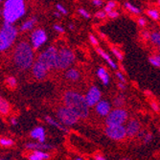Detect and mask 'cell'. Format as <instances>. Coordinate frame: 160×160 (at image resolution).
<instances>
[{"label":"cell","mask_w":160,"mask_h":160,"mask_svg":"<svg viewBox=\"0 0 160 160\" xmlns=\"http://www.w3.org/2000/svg\"><path fill=\"white\" fill-rule=\"evenodd\" d=\"M158 130H159V133H160V128H159V129H158Z\"/></svg>","instance_id":"db71d44e"},{"label":"cell","mask_w":160,"mask_h":160,"mask_svg":"<svg viewBox=\"0 0 160 160\" xmlns=\"http://www.w3.org/2000/svg\"><path fill=\"white\" fill-rule=\"evenodd\" d=\"M25 12L26 5L24 0H6L2 11L3 19L5 22L13 24L24 16Z\"/></svg>","instance_id":"3957f363"},{"label":"cell","mask_w":160,"mask_h":160,"mask_svg":"<svg viewBox=\"0 0 160 160\" xmlns=\"http://www.w3.org/2000/svg\"><path fill=\"white\" fill-rule=\"evenodd\" d=\"M111 110V105L107 100H100L98 103L95 105V111L99 116L106 117V116L110 112Z\"/></svg>","instance_id":"7c38bea8"},{"label":"cell","mask_w":160,"mask_h":160,"mask_svg":"<svg viewBox=\"0 0 160 160\" xmlns=\"http://www.w3.org/2000/svg\"><path fill=\"white\" fill-rule=\"evenodd\" d=\"M64 106L73 111L80 119H84L89 115V106L87 105L85 97L79 92L68 90L63 95Z\"/></svg>","instance_id":"6da1fadb"},{"label":"cell","mask_w":160,"mask_h":160,"mask_svg":"<svg viewBox=\"0 0 160 160\" xmlns=\"http://www.w3.org/2000/svg\"><path fill=\"white\" fill-rule=\"evenodd\" d=\"M18 36V30L12 23L4 21L0 28V52L8 50L12 44Z\"/></svg>","instance_id":"277c9868"},{"label":"cell","mask_w":160,"mask_h":160,"mask_svg":"<svg viewBox=\"0 0 160 160\" xmlns=\"http://www.w3.org/2000/svg\"><path fill=\"white\" fill-rule=\"evenodd\" d=\"M126 130H127V136L128 137H134L135 135L138 134L140 132V123L136 119H132L129 120L126 126Z\"/></svg>","instance_id":"5bb4252c"},{"label":"cell","mask_w":160,"mask_h":160,"mask_svg":"<svg viewBox=\"0 0 160 160\" xmlns=\"http://www.w3.org/2000/svg\"><path fill=\"white\" fill-rule=\"evenodd\" d=\"M47 41L46 32L42 29H37L31 35V43L34 49L40 48Z\"/></svg>","instance_id":"30bf717a"},{"label":"cell","mask_w":160,"mask_h":160,"mask_svg":"<svg viewBox=\"0 0 160 160\" xmlns=\"http://www.w3.org/2000/svg\"><path fill=\"white\" fill-rule=\"evenodd\" d=\"M97 76L99 77V79L101 80V82H103L104 85H108L109 84V75L108 73V71L105 67L101 66L98 68L97 70Z\"/></svg>","instance_id":"d6986e66"},{"label":"cell","mask_w":160,"mask_h":160,"mask_svg":"<svg viewBox=\"0 0 160 160\" xmlns=\"http://www.w3.org/2000/svg\"><path fill=\"white\" fill-rule=\"evenodd\" d=\"M10 112V105L8 102L0 96V113L3 115H7Z\"/></svg>","instance_id":"603a6c76"},{"label":"cell","mask_w":160,"mask_h":160,"mask_svg":"<svg viewBox=\"0 0 160 160\" xmlns=\"http://www.w3.org/2000/svg\"><path fill=\"white\" fill-rule=\"evenodd\" d=\"M107 16H108V13L105 11H99L95 13V18L99 19H104L107 18Z\"/></svg>","instance_id":"836d02e7"},{"label":"cell","mask_w":160,"mask_h":160,"mask_svg":"<svg viewBox=\"0 0 160 160\" xmlns=\"http://www.w3.org/2000/svg\"><path fill=\"white\" fill-rule=\"evenodd\" d=\"M137 23L140 27H145L147 24V20L146 18H139L138 20H137Z\"/></svg>","instance_id":"60d3db41"},{"label":"cell","mask_w":160,"mask_h":160,"mask_svg":"<svg viewBox=\"0 0 160 160\" xmlns=\"http://www.w3.org/2000/svg\"><path fill=\"white\" fill-rule=\"evenodd\" d=\"M105 134L111 140L121 141L127 137V130L124 125L107 126L105 128Z\"/></svg>","instance_id":"9c48e42d"},{"label":"cell","mask_w":160,"mask_h":160,"mask_svg":"<svg viewBox=\"0 0 160 160\" xmlns=\"http://www.w3.org/2000/svg\"><path fill=\"white\" fill-rule=\"evenodd\" d=\"M13 62L19 69L27 70L34 64V52L31 45L26 41H21L14 48Z\"/></svg>","instance_id":"7a4b0ae2"},{"label":"cell","mask_w":160,"mask_h":160,"mask_svg":"<svg viewBox=\"0 0 160 160\" xmlns=\"http://www.w3.org/2000/svg\"><path fill=\"white\" fill-rule=\"evenodd\" d=\"M124 6H125V8H126L128 12H132V13L139 14V13L141 12V10H140L138 7H136V6L132 5V3H129V2H125Z\"/></svg>","instance_id":"484cf974"},{"label":"cell","mask_w":160,"mask_h":160,"mask_svg":"<svg viewBox=\"0 0 160 160\" xmlns=\"http://www.w3.org/2000/svg\"><path fill=\"white\" fill-rule=\"evenodd\" d=\"M25 148L28 150H40V151H47V150H52L54 149V146L50 144H46L45 142H38V143H34V142H30L27 143L25 145Z\"/></svg>","instance_id":"9a60e30c"},{"label":"cell","mask_w":160,"mask_h":160,"mask_svg":"<svg viewBox=\"0 0 160 160\" xmlns=\"http://www.w3.org/2000/svg\"><path fill=\"white\" fill-rule=\"evenodd\" d=\"M45 121H46L49 125H51V126L57 128L58 129L62 130V132H63L64 133H67V132H69L68 128H65L64 125H62V123H59L58 121H56L53 117H50V116H45Z\"/></svg>","instance_id":"44dd1931"},{"label":"cell","mask_w":160,"mask_h":160,"mask_svg":"<svg viewBox=\"0 0 160 160\" xmlns=\"http://www.w3.org/2000/svg\"><path fill=\"white\" fill-rule=\"evenodd\" d=\"M31 137L33 139H37L38 140V142H45V139H46V134H45V130L44 128H43L42 127H37L35 128L31 133H30Z\"/></svg>","instance_id":"2e32d148"},{"label":"cell","mask_w":160,"mask_h":160,"mask_svg":"<svg viewBox=\"0 0 160 160\" xmlns=\"http://www.w3.org/2000/svg\"><path fill=\"white\" fill-rule=\"evenodd\" d=\"M96 51H97V53L103 58V59L108 62V64L112 68V69H114V70H117L118 69V65L116 64V62H114V61H112V59L110 58V56L108 54V53H106L103 49H101V48H96Z\"/></svg>","instance_id":"e0dca14e"},{"label":"cell","mask_w":160,"mask_h":160,"mask_svg":"<svg viewBox=\"0 0 160 160\" xmlns=\"http://www.w3.org/2000/svg\"><path fill=\"white\" fill-rule=\"evenodd\" d=\"M125 102H126L125 96L121 94V95H118L117 97L114 98V100H113V105H114L115 108H122L125 105Z\"/></svg>","instance_id":"d4e9b609"},{"label":"cell","mask_w":160,"mask_h":160,"mask_svg":"<svg viewBox=\"0 0 160 160\" xmlns=\"http://www.w3.org/2000/svg\"><path fill=\"white\" fill-rule=\"evenodd\" d=\"M80 72L77 69L74 68H67V71L65 72V78L70 82H77L80 80Z\"/></svg>","instance_id":"ffe728a7"},{"label":"cell","mask_w":160,"mask_h":160,"mask_svg":"<svg viewBox=\"0 0 160 160\" xmlns=\"http://www.w3.org/2000/svg\"><path fill=\"white\" fill-rule=\"evenodd\" d=\"M48 69L43 65L42 63H40L39 62H34L33 66H32V72H33V75L37 80H42L44 79L48 73Z\"/></svg>","instance_id":"4fadbf2b"},{"label":"cell","mask_w":160,"mask_h":160,"mask_svg":"<svg viewBox=\"0 0 160 160\" xmlns=\"http://www.w3.org/2000/svg\"><path fill=\"white\" fill-rule=\"evenodd\" d=\"M115 7H116V2L114 1V0H109V1L108 2V4L106 5L104 11L108 13V12L113 11V10L115 9Z\"/></svg>","instance_id":"f1b7e54d"},{"label":"cell","mask_w":160,"mask_h":160,"mask_svg":"<svg viewBox=\"0 0 160 160\" xmlns=\"http://www.w3.org/2000/svg\"><path fill=\"white\" fill-rule=\"evenodd\" d=\"M58 52H59V50H58L56 47L50 46L38 56V62L42 63L48 70H50L52 68H56Z\"/></svg>","instance_id":"52a82bcc"},{"label":"cell","mask_w":160,"mask_h":160,"mask_svg":"<svg viewBox=\"0 0 160 160\" xmlns=\"http://www.w3.org/2000/svg\"><path fill=\"white\" fill-rule=\"evenodd\" d=\"M49 158H50L49 153L40 150H35L34 152H32L28 156V159L30 160H47Z\"/></svg>","instance_id":"ac0fdd59"},{"label":"cell","mask_w":160,"mask_h":160,"mask_svg":"<svg viewBox=\"0 0 160 160\" xmlns=\"http://www.w3.org/2000/svg\"><path fill=\"white\" fill-rule=\"evenodd\" d=\"M158 3H159V5H160V0H158Z\"/></svg>","instance_id":"f5cc1de1"},{"label":"cell","mask_w":160,"mask_h":160,"mask_svg":"<svg viewBox=\"0 0 160 160\" xmlns=\"http://www.w3.org/2000/svg\"><path fill=\"white\" fill-rule=\"evenodd\" d=\"M36 22H37V18H32L31 19L26 20V21L20 26V30L23 31V32H26V31L31 30V29H33V27L35 26Z\"/></svg>","instance_id":"7402d4cb"},{"label":"cell","mask_w":160,"mask_h":160,"mask_svg":"<svg viewBox=\"0 0 160 160\" xmlns=\"http://www.w3.org/2000/svg\"><path fill=\"white\" fill-rule=\"evenodd\" d=\"M75 159H76V160H82L83 158H82V157H79V156H76Z\"/></svg>","instance_id":"f907efd6"},{"label":"cell","mask_w":160,"mask_h":160,"mask_svg":"<svg viewBox=\"0 0 160 160\" xmlns=\"http://www.w3.org/2000/svg\"><path fill=\"white\" fill-rule=\"evenodd\" d=\"M61 14H62V13H61L59 11H58V12H54V16H55L56 18H61Z\"/></svg>","instance_id":"c3c4849f"},{"label":"cell","mask_w":160,"mask_h":160,"mask_svg":"<svg viewBox=\"0 0 160 160\" xmlns=\"http://www.w3.org/2000/svg\"><path fill=\"white\" fill-rule=\"evenodd\" d=\"M141 37L143 38V39L145 40H150L151 38V33L149 31H146V30H143L141 32Z\"/></svg>","instance_id":"e575fe53"},{"label":"cell","mask_w":160,"mask_h":160,"mask_svg":"<svg viewBox=\"0 0 160 160\" xmlns=\"http://www.w3.org/2000/svg\"><path fill=\"white\" fill-rule=\"evenodd\" d=\"M69 28H70V30H74V29H75V27H74L73 24H70L69 25Z\"/></svg>","instance_id":"681fc988"},{"label":"cell","mask_w":160,"mask_h":160,"mask_svg":"<svg viewBox=\"0 0 160 160\" xmlns=\"http://www.w3.org/2000/svg\"><path fill=\"white\" fill-rule=\"evenodd\" d=\"M151 107H152V108L155 112L159 111V106L155 103V102H152V103H151Z\"/></svg>","instance_id":"7bdbcfd3"},{"label":"cell","mask_w":160,"mask_h":160,"mask_svg":"<svg viewBox=\"0 0 160 160\" xmlns=\"http://www.w3.org/2000/svg\"><path fill=\"white\" fill-rule=\"evenodd\" d=\"M152 138H153V135L151 132H147V133H145V135L143 137V141L145 144H149L152 141Z\"/></svg>","instance_id":"4dcf8cb0"},{"label":"cell","mask_w":160,"mask_h":160,"mask_svg":"<svg viewBox=\"0 0 160 160\" xmlns=\"http://www.w3.org/2000/svg\"><path fill=\"white\" fill-rule=\"evenodd\" d=\"M11 123H12V125H13V126H17V125H18V120H17V118H12V119L11 120Z\"/></svg>","instance_id":"7dc6e473"},{"label":"cell","mask_w":160,"mask_h":160,"mask_svg":"<svg viewBox=\"0 0 160 160\" xmlns=\"http://www.w3.org/2000/svg\"><path fill=\"white\" fill-rule=\"evenodd\" d=\"M56 8H57V10L59 11L62 14H67V10H66L62 5H61V4H57Z\"/></svg>","instance_id":"74e56055"},{"label":"cell","mask_w":160,"mask_h":160,"mask_svg":"<svg viewBox=\"0 0 160 160\" xmlns=\"http://www.w3.org/2000/svg\"><path fill=\"white\" fill-rule=\"evenodd\" d=\"M116 77H117V79L120 81V82H127V80H126V78H125V76L122 74V72H116Z\"/></svg>","instance_id":"ab89813d"},{"label":"cell","mask_w":160,"mask_h":160,"mask_svg":"<svg viewBox=\"0 0 160 160\" xmlns=\"http://www.w3.org/2000/svg\"><path fill=\"white\" fill-rule=\"evenodd\" d=\"M111 51H112V53H113V55L117 58V59L120 61V62H122L123 60H124V55H123V53H122V51L120 50V49H118V48H116V47H111Z\"/></svg>","instance_id":"83f0119b"},{"label":"cell","mask_w":160,"mask_h":160,"mask_svg":"<svg viewBox=\"0 0 160 160\" xmlns=\"http://www.w3.org/2000/svg\"><path fill=\"white\" fill-rule=\"evenodd\" d=\"M147 13H148V16L153 20H158L160 18V13L156 9H149L147 11Z\"/></svg>","instance_id":"4316f807"},{"label":"cell","mask_w":160,"mask_h":160,"mask_svg":"<svg viewBox=\"0 0 160 160\" xmlns=\"http://www.w3.org/2000/svg\"><path fill=\"white\" fill-rule=\"evenodd\" d=\"M108 17L110 18H117L119 17V12H118L117 11L113 10V11L108 12Z\"/></svg>","instance_id":"d590c367"},{"label":"cell","mask_w":160,"mask_h":160,"mask_svg":"<svg viewBox=\"0 0 160 160\" xmlns=\"http://www.w3.org/2000/svg\"><path fill=\"white\" fill-rule=\"evenodd\" d=\"M7 83L9 84L10 87H16L17 86V79L16 78H13V77H9L7 79Z\"/></svg>","instance_id":"d6a6232c"},{"label":"cell","mask_w":160,"mask_h":160,"mask_svg":"<svg viewBox=\"0 0 160 160\" xmlns=\"http://www.w3.org/2000/svg\"><path fill=\"white\" fill-rule=\"evenodd\" d=\"M150 40L156 45L160 49V31H156L153 33H151V38Z\"/></svg>","instance_id":"cb8c5ba5"},{"label":"cell","mask_w":160,"mask_h":160,"mask_svg":"<svg viewBox=\"0 0 160 160\" xmlns=\"http://www.w3.org/2000/svg\"><path fill=\"white\" fill-rule=\"evenodd\" d=\"M154 58H155V60H156V62H157L158 68H160V53H159L158 55H155V56H154Z\"/></svg>","instance_id":"bcb514c9"},{"label":"cell","mask_w":160,"mask_h":160,"mask_svg":"<svg viewBox=\"0 0 160 160\" xmlns=\"http://www.w3.org/2000/svg\"><path fill=\"white\" fill-rule=\"evenodd\" d=\"M92 3H93V5H94V6H96V7H100V6L103 5L104 1H103V0H93Z\"/></svg>","instance_id":"ee69618b"},{"label":"cell","mask_w":160,"mask_h":160,"mask_svg":"<svg viewBox=\"0 0 160 160\" xmlns=\"http://www.w3.org/2000/svg\"><path fill=\"white\" fill-rule=\"evenodd\" d=\"M75 61V54L69 48H62L58 52L56 69L64 70L69 68Z\"/></svg>","instance_id":"5b68a950"},{"label":"cell","mask_w":160,"mask_h":160,"mask_svg":"<svg viewBox=\"0 0 160 160\" xmlns=\"http://www.w3.org/2000/svg\"><path fill=\"white\" fill-rule=\"evenodd\" d=\"M94 159H96V160H106L107 158L105 156H103L102 154H100V153H97V154H95Z\"/></svg>","instance_id":"f6af8a7d"},{"label":"cell","mask_w":160,"mask_h":160,"mask_svg":"<svg viewBox=\"0 0 160 160\" xmlns=\"http://www.w3.org/2000/svg\"><path fill=\"white\" fill-rule=\"evenodd\" d=\"M54 30L56 31V32H58V33H64V29H63V27L62 26V25H60V24H56V25H54Z\"/></svg>","instance_id":"f35d334b"},{"label":"cell","mask_w":160,"mask_h":160,"mask_svg":"<svg viewBox=\"0 0 160 160\" xmlns=\"http://www.w3.org/2000/svg\"><path fill=\"white\" fill-rule=\"evenodd\" d=\"M1 2H3V0H0V3H1Z\"/></svg>","instance_id":"816d5d0a"},{"label":"cell","mask_w":160,"mask_h":160,"mask_svg":"<svg viewBox=\"0 0 160 160\" xmlns=\"http://www.w3.org/2000/svg\"><path fill=\"white\" fill-rule=\"evenodd\" d=\"M57 117L60 120V122L65 127H71L76 125L80 119L73 111L65 106L61 107L57 110Z\"/></svg>","instance_id":"ba28073f"},{"label":"cell","mask_w":160,"mask_h":160,"mask_svg":"<svg viewBox=\"0 0 160 160\" xmlns=\"http://www.w3.org/2000/svg\"><path fill=\"white\" fill-rule=\"evenodd\" d=\"M89 40H90V42H91V44L92 45H94V46H98V44H99V40L95 38V36L94 35H89Z\"/></svg>","instance_id":"8d00e7d4"},{"label":"cell","mask_w":160,"mask_h":160,"mask_svg":"<svg viewBox=\"0 0 160 160\" xmlns=\"http://www.w3.org/2000/svg\"><path fill=\"white\" fill-rule=\"evenodd\" d=\"M117 85H118V88H119L120 90H122V91H125V90L127 89V86H126V83H125V82H119Z\"/></svg>","instance_id":"b9f144b4"},{"label":"cell","mask_w":160,"mask_h":160,"mask_svg":"<svg viewBox=\"0 0 160 160\" xmlns=\"http://www.w3.org/2000/svg\"><path fill=\"white\" fill-rule=\"evenodd\" d=\"M84 97H85V101H86L87 105L89 106V108H92V107H95V105L101 100L102 92L98 86L92 85L88 89V91H87V93L85 94Z\"/></svg>","instance_id":"8fae6325"},{"label":"cell","mask_w":160,"mask_h":160,"mask_svg":"<svg viewBox=\"0 0 160 160\" xmlns=\"http://www.w3.org/2000/svg\"><path fill=\"white\" fill-rule=\"evenodd\" d=\"M128 114L126 109L123 108H116L115 109L110 110V112L106 116V125L113 126V125H125L128 121Z\"/></svg>","instance_id":"8992f818"},{"label":"cell","mask_w":160,"mask_h":160,"mask_svg":"<svg viewBox=\"0 0 160 160\" xmlns=\"http://www.w3.org/2000/svg\"><path fill=\"white\" fill-rule=\"evenodd\" d=\"M79 13L81 14V16L82 17V18H86V19H89L90 18V13L87 12L86 10H84V9H82V8H80L79 9Z\"/></svg>","instance_id":"1f68e13d"},{"label":"cell","mask_w":160,"mask_h":160,"mask_svg":"<svg viewBox=\"0 0 160 160\" xmlns=\"http://www.w3.org/2000/svg\"><path fill=\"white\" fill-rule=\"evenodd\" d=\"M0 145L3 147H11L13 145V141L10 138H0Z\"/></svg>","instance_id":"f546056e"}]
</instances>
